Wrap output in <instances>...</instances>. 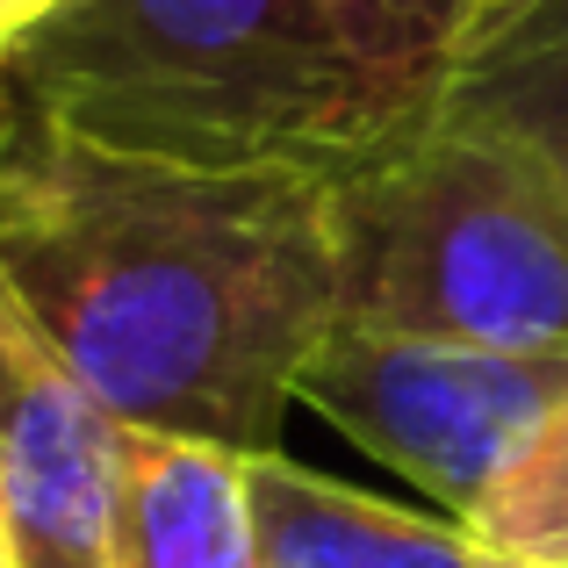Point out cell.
Segmentation results:
<instances>
[{
  "mask_svg": "<svg viewBox=\"0 0 568 568\" xmlns=\"http://www.w3.org/2000/svg\"><path fill=\"white\" fill-rule=\"evenodd\" d=\"M0 288L115 425L281 454L303 367L338 324L324 173L173 166L14 109Z\"/></svg>",
  "mask_w": 568,
  "mask_h": 568,
  "instance_id": "obj_1",
  "label": "cell"
},
{
  "mask_svg": "<svg viewBox=\"0 0 568 568\" xmlns=\"http://www.w3.org/2000/svg\"><path fill=\"white\" fill-rule=\"evenodd\" d=\"M8 94L109 152L324 181L439 109L338 0H65L8 51Z\"/></svg>",
  "mask_w": 568,
  "mask_h": 568,
  "instance_id": "obj_2",
  "label": "cell"
},
{
  "mask_svg": "<svg viewBox=\"0 0 568 568\" xmlns=\"http://www.w3.org/2000/svg\"><path fill=\"white\" fill-rule=\"evenodd\" d=\"M338 317L568 361V187L475 109H439L324 181Z\"/></svg>",
  "mask_w": 568,
  "mask_h": 568,
  "instance_id": "obj_3",
  "label": "cell"
},
{
  "mask_svg": "<svg viewBox=\"0 0 568 568\" xmlns=\"http://www.w3.org/2000/svg\"><path fill=\"white\" fill-rule=\"evenodd\" d=\"M295 403L332 417L338 432H353V446L468 518L497 475L568 410V361L338 317L310 353Z\"/></svg>",
  "mask_w": 568,
  "mask_h": 568,
  "instance_id": "obj_4",
  "label": "cell"
},
{
  "mask_svg": "<svg viewBox=\"0 0 568 568\" xmlns=\"http://www.w3.org/2000/svg\"><path fill=\"white\" fill-rule=\"evenodd\" d=\"M123 425L0 288V511L22 568H109Z\"/></svg>",
  "mask_w": 568,
  "mask_h": 568,
  "instance_id": "obj_5",
  "label": "cell"
},
{
  "mask_svg": "<svg viewBox=\"0 0 568 568\" xmlns=\"http://www.w3.org/2000/svg\"><path fill=\"white\" fill-rule=\"evenodd\" d=\"M109 568H266L252 518V460L209 439L123 425Z\"/></svg>",
  "mask_w": 568,
  "mask_h": 568,
  "instance_id": "obj_6",
  "label": "cell"
},
{
  "mask_svg": "<svg viewBox=\"0 0 568 568\" xmlns=\"http://www.w3.org/2000/svg\"><path fill=\"white\" fill-rule=\"evenodd\" d=\"M252 518L266 568H518L460 518H417L288 454H252Z\"/></svg>",
  "mask_w": 568,
  "mask_h": 568,
  "instance_id": "obj_7",
  "label": "cell"
},
{
  "mask_svg": "<svg viewBox=\"0 0 568 568\" xmlns=\"http://www.w3.org/2000/svg\"><path fill=\"white\" fill-rule=\"evenodd\" d=\"M454 109H475L526 138L568 187V0H511L454 51L439 87Z\"/></svg>",
  "mask_w": 568,
  "mask_h": 568,
  "instance_id": "obj_8",
  "label": "cell"
},
{
  "mask_svg": "<svg viewBox=\"0 0 568 568\" xmlns=\"http://www.w3.org/2000/svg\"><path fill=\"white\" fill-rule=\"evenodd\" d=\"M460 526L518 568H568V410L497 475V489Z\"/></svg>",
  "mask_w": 568,
  "mask_h": 568,
  "instance_id": "obj_9",
  "label": "cell"
},
{
  "mask_svg": "<svg viewBox=\"0 0 568 568\" xmlns=\"http://www.w3.org/2000/svg\"><path fill=\"white\" fill-rule=\"evenodd\" d=\"M338 8H346V22L375 43L388 65H403V72H417V80H439L446 87L454 51L497 8H511V0H338Z\"/></svg>",
  "mask_w": 568,
  "mask_h": 568,
  "instance_id": "obj_10",
  "label": "cell"
},
{
  "mask_svg": "<svg viewBox=\"0 0 568 568\" xmlns=\"http://www.w3.org/2000/svg\"><path fill=\"white\" fill-rule=\"evenodd\" d=\"M58 8H65V0H0V43H8V51H14V43H29Z\"/></svg>",
  "mask_w": 568,
  "mask_h": 568,
  "instance_id": "obj_11",
  "label": "cell"
},
{
  "mask_svg": "<svg viewBox=\"0 0 568 568\" xmlns=\"http://www.w3.org/2000/svg\"><path fill=\"white\" fill-rule=\"evenodd\" d=\"M8 123H14V94H8V43H0V144H8Z\"/></svg>",
  "mask_w": 568,
  "mask_h": 568,
  "instance_id": "obj_12",
  "label": "cell"
},
{
  "mask_svg": "<svg viewBox=\"0 0 568 568\" xmlns=\"http://www.w3.org/2000/svg\"><path fill=\"white\" fill-rule=\"evenodd\" d=\"M0 568H22V555H14V532H8V511H0Z\"/></svg>",
  "mask_w": 568,
  "mask_h": 568,
  "instance_id": "obj_13",
  "label": "cell"
}]
</instances>
